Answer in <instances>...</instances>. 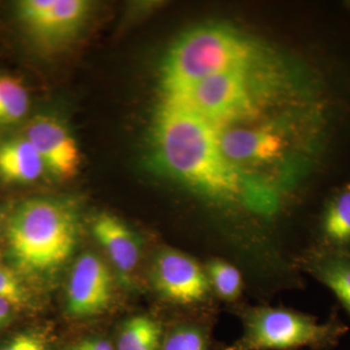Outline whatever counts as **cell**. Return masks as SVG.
Masks as SVG:
<instances>
[{
    "label": "cell",
    "mask_w": 350,
    "mask_h": 350,
    "mask_svg": "<svg viewBox=\"0 0 350 350\" xmlns=\"http://www.w3.org/2000/svg\"><path fill=\"white\" fill-rule=\"evenodd\" d=\"M0 297L16 308L23 310L31 304V294L16 269L0 264Z\"/></svg>",
    "instance_id": "ac0fdd59"
},
{
    "label": "cell",
    "mask_w": 350,
    "mask_h": 350,
    "mask_svg": "<svg viewBox=\"0 0 350 350\" xmlns=\"http://www.w3.org/2000/svg\"><path fill=\"white\" fill-rule=\"evenodd\" d=\"M216 129L223 155L239 169L241 165H261L273 163L284 152V137L275 126H227Z\"/></svg>",
    "instance_id": "9c48e42d"
},
{
    "label": "cell",
    "mask_w": 350,
    "mask_h": 350,
    "mask_svg": "<svg viewBox=\"0 0 350 350\" xmlns=\"http://www.w3.org/2000/svg\"><path fill=\"white\" fill-rule=\"evenodd\" d=\"M161 350H206V342L199 330L184 327L170 333Z\"/></svg>",
    "instance_id": "ffe728a7"
},
{
    "label": "cell",
    "mask_w": 350,
    "mask_h": 350,
    "mask_svg": "<svg viewBox=\"0 0 350 350\" xmlns=\"http://www.w3.org/2000/svg\"><path fill=\"white\" fill-rule=\"evenodd\" d=\"M91 8L85 0H22L16 4V14L34 42L55 49L77 36Z\"/></svg>",
    "instance_id": "8992f818"
},
{
    "label": "cell",
    "mask_w": 350,
    "mask_h": 350,
    "mask_svg": "<svg viewBox=\"0 0 350 350\" xmlns=\"http://www.w3.org/2000/svg\"><path fill=\"white\" fill-rule=\"evenodd\" d=\"M24 135L51 174L61 179H69L77 174L81 155L63 122L50 115H39L25 126Z\"/></svg>",
    "instance_id": "52a82bcc"
},
{
    "label": "cell",
    "mask_w": 350,
    "mask_h": 350,
    "mask_svg": "<svg viewBox=\"0 0 350 350\" xmlns=\"http://www.w3.org/2000/svg\"><path fill=\"white\" fill-rule=\"evenodd\" d=\"M16 310H17L8 301L0 297V331L11 323Z\"/></svg>",
    "instance_id": "7402d4cb"
},
{
    "label": "cell",
    "mask_w": 350,
    "mask_h": 350,
    "mask_svg": "<svg viewBox=\"0 0 350 350\" xmlns=\"http://www.w3.org/2000/svg\"><path fill=\"white\" fill-rule=\"evenodd\" d=\"M209 283L225 300L238 298L243 289V278L236 267L221 260H214L207 267Z\"/></svg>",
    "instance_id": "2e32d148"
},
{
    "label": "cell",
    "mask_w": 350,
    "mask_h": 350,
    "mask_svg": "<svg viewBox=\"0 0 350 350\" xmlns=\"http://www.w3.org/2000/svg\"><path fill=\"white\" fill-rule=\"evenodd\" d=\"M111 296V275L105 262L94 254L80 257L68 283L69 314L85 317L100 313L107 308Z\"/></svg>",
    "instance_id": "30bf717a"
},
{
    "label": "cell",
    "mask_w": 350,
    "mask_h": 350,
    "mask_svg": "<svg viewBox=\"0 0 350 350\" xmlns=\"http://www.w3.org/2000/svg\"><path fill=\"white\" fill-rule=\"evenodd\" d=\"M320 276L350 313V260H328L320 269Z\"/></svg>",
    "instance_id": "e0dca14e"
},
{
    "label": "cell",
    "mask_w": 350,
    "mask_h": 350,
    "mask_svg": "<svg viewBox=\"0 0 350 350\" xmlns=\"http://www.w3.org/2000/svg\"><path fill=\"white\" fill-rule=\"evenodd\" d=\"M333 330L303 313L262 308L248 314L243 335L228 350H289L325 342Z\"/></svg>",
    "instance_id": "5b68a950"
},
{
    "label": "cell",
    "mask_w": 350,
    "mask_h": 350,
    "mask_svg": "<svg viewBox=\"0 0 350 350\" xmlns=\"http://www.w3.org/2000/svg\"><path fill=\"white\" fill-rule=\"evenodd\" d=\"M323 226L327 237L334 243H345L350 241V187L332 200Z\"/></svg>",
    "instance_id": "9a60e30c"
},
{
    "label": "cell",
    "mask_w": 350,
    "mask_h": 350,
    "mask_svg": "<svg viewBox=\"0 0 350 350\" xmlns=\"http://www.w3.org/2000/svg\"><path fill=\"white\" fill-rule=\"evenodd\" d=\"M45 167L38 151L24 135L0 142V179L8 184L38 180Z\"/></svg>",
    "instance_id": "7c38bea8"
},
{
    "label": "cell",
    "mask_w": 350,
    "mask_h": 350,
    "mask_svg": "<svg viewBox=\"0 0 350 350\" xmlns=\"http://www.w3.org/2000/svg\"><path fill=\"white\" fill-rule=\"evenodd\" d=\"M250 44L222 25H202L177 39L165 55L161 72L165 96L181 93L208 76L248 69L252 61Z\"/></svg>",
    "instance_id": "3957f363"
},
{
    "label": "cell",
    "mask_w": 350,
    "mask_h": 350,
    "mask_svg": "<svg viewBox=\"0 0 350 350\" xmlns=\"http://www.w3.org/2000/svg\"><path fill=\"white\" fill-rule=\"evenodd\" d=\"M0 350H52V345L43 332L25 329L2 338Z\"/></svg>",
    "instance_id": "d6986e66"
},
{
    "label": "cell",
    "mask_w": 350,
    "mask_h": 350,
    "mask_svg": "<svg viewBox=\"0 0 350 350\" xmlns=\"http://www.w3.org/2000/svg\"><path fill=\"white\" fill-rule=\"evenodd\" d=\"M157 290L174 303L194 304L208 292V276L192 258L174 250L159 253L153 265Z\"/></svg>",
    "instance_id": "ba28073f"
},
{
    "label": "cell",
    "mask_w": 350,
    "mask_h": 350,
    "mask_svg": "<svg viewBox=\"0 0 350 350\" xmlns=\"http://www.w3.org/2000/svg\"><path fill=\"white\" fill-rule=\"evenodd\" d=\"M151 137L152 163L162 174L215 202H239L260 213L275 207L273 189L228 161L217 129L193 110L163 100Z\"/></svg>",
    "instance_id": "6da1fadb"
},
{
    "label": "cell",
    "mask_w": 350,
    "mask_h": 350,
    "mask_svg": "<svg viewBox=\"0 0 350 350\" xmlns=\"http://www.w3.org/2000/svg\"><path fill=\"white\" fill-rule=\"evenodd\" d=\"M68 350H115L109 340L103 338H88L72 345Z\"/></svg>",
    "instance_id": "44dd1931"
},
{
    "label": "cell",
    "mask_w": 350,
    "mask_h": 350,
    "mask_svg": "<svg viewBox=\"0 0 350 350\" xmlns=\"http://www.w3.org/2000/svg\"><path fill=\"white\" fill-rule=\"evenodd\" d=\"M77 234L75 213L68 204L41 198L21 202L6 227L13 269L21 275L54 273L72 255Z\"/></svg>",
    "instance_id": "7a4b0ae2"
},
{
    "label": "cell",
    "mask_w": 350,
    "mask_h": 350,
    "mask_svg": "<svg viewBox=\"0 0 350 350\" xmlns=\"http://www.w3.org/2000/svg\"><path fill=\"white\" fill-rule=\"evenodd\" d=\"M161 328L146 317H133L120 332L117 350H161Z\"/></svg>",
    "instance_id": "5bb4252c"
},
{
    "label": "cell",
    "mask_w": 350,
    "mask_h": 350,
    "mask_svg": "<svg viewBox=\"0 0 350 350\" xmlns=\"http://www.w3.org/2000/svg\"><path fill=\"white\" fill-rule=\"evenodd\" d=\"M247 72L248 69H231L208 76L163 100L193 110L216 128L236 125L255 115Z\"/></svg>",
    "instance_id": "277c9868"
},
{
    "label": "cell",
    "mask_w": 350,
    "mask_h": 350,
    "mask_svg": "<svg viewBox=\"0 0 350 350\" xmlns=\"http://www.w3.org/2000/svg\"><path fill=\"white\" fill-rule=\"evenodd\" d=\"M29 107V96L25 85L12 75H0V128L21 121Z\"/></svg>",
    "instance_id": "4fadbf2b"
},
{
    "label": "cell",
    "mask_w": 350,
    "mask_h": 350,
    "mask_svg": "<svg viewBox=\"0 0 350 350\" xmlns=\"http://www.w3.org/2000/svg\"><path fill=\"white\" fill-rule=\"evenodd\" d=\"M93 232L121 273H130L135 269L142 255V246L139 239L123 221L110 214H100L94 221Z\"/></svg>",
    "instance_id": "8fae6325"
}]
</instances>
